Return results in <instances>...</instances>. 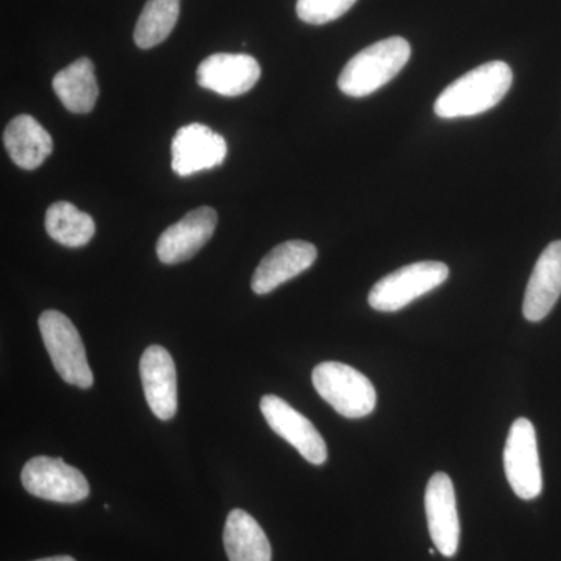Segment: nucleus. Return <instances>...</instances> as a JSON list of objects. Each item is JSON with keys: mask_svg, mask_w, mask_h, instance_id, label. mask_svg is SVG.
Masks as SVG:
<instances>
[{"mask_svg": "<svg viewBox=\"0 0 561 561\" xmlns=\"http://www.w3.org/2000/svg\"><path fill=\"white\" fill-rule=\"evenodd\" d=\"M513 72L504 61H490L449 84L435 102V114L442 119L471 117L485 113L511 91Z\"/></svg>", "mask_w": 561, "mask_h": 561, "instance_id": "f257e3e1", "label": "nucleus"}, {"mask_svg": "<svg viewBox=\"0 0 561 561\" xmlns=\"http://www.w3.org/2000/svg\"><path fill=\"white\" fill-rule=\"evenodd\" d=\"M411 44L401 36L371 44L343 68L339 90L350 98H367L393 80L411 60Z\"/></svg>", "mask_w": 561, "mask_h": 561, "instance_id": "f03ea898", "label": "nucleus"}, {"mask_svg": "<svg viewBox=\"0 0 561 561\" xmlns=\"http://www.w3.org/2000/svg\"><path fill=\"white\" fill-rule=\"evenodd\" d=\"M317 393L345 419H364L376 408L370 379L342 362H321L312 371Z\"/></svg>", "mask_w": 561, "mask_h": 561, "instance_id": "7ed1b4c3", "label": "nucleus"}, {"mask_svg": "<svg viewBox=\"0 0 561 561\" xmlns=\"http://www.w3.org/2000/svg\"><path fill=\"white\" fill-rule=\"evenodd\" d=\"M448 278L449 268L443 262H413L378 280L368 295V305L375 311L398 312L440 287Z\"/></svg>", "mask_w": 561, "mask_h": 561, "instance_id": "20e7f679", "label": "nucleus"}, {"mask_svg": "<svg viewBox=\"0 0 561 561\" xmlns=\"http://www.w3.org/2000/svg\"><path fill=\"white\" fill-rule=\"evenodd\" d=\"M39 331L55 370L62 381L80 389H90L94 375L88 364L87 351L72 321L58 311H46L39 317Z\"/></svg>", "mask_w": 561, "mask_h": 561, "instance_id": "39448f33", "label": "nucleus"}, {"mask_svg": "<svg viewBox=\"0 0 561 561\" xmlns=\"http://www.w3.org/2000/svg\"><path fill=\"white\" fill-rule=\"evenodd\" d=\"M21 481L28 493L44 501L76 504L90 496L83 472L54 457H33L22 468Z\"/></svg>", "mask_w": 561, "mask_h": 561, "instance_id": "423d86ee", "label": "nucleus"}, {"mask_svg": "<svg viewBox=\"0 0 561 561\" xmlns=\"http://www.w3.org/2000/svg\"><path fill=\"white\" fill-rule=\"evenodd\" d=\"M504 470L513 493L524 501L540 496L542 472L537 432L527 419H518L508 431L504 449Z\"/></svg>", "mask_w": 561, "mask_h": 561, "instance_id": "0eeeda50", "label": "nucleus"}, {"mask_svg": "<svg viewBox=\"0 0 561 561\" xmlns=\"http://www.w3.org/2000/svg\"><path fill=\"white\" fill-rule=\"evenodd\" d=\"M261 412L268 426L280 438L290 443L302 459L312 465H323L328 459V446L316 426L275 394H265L261 400Z\"/></svg>", "mask_w": 561, "mask_h": 561, "instance_id": "6e6552de", "label": "nucleus"}, {"mask_svg": "<svg viewBox=\"0 0 561 561\" xmlns=\"http://www.w3.org/2000/svg\"><path fill=\"white\" fill-rule=\"evenodd\" d=\"M427 527L435 548L442 556H456L460 542V519L457 512L456 490L446 472H435L424 493Z\"/></svg>", "mask_w": 561, "mask_h": 561, "instance_id": "1a4fd4ad", "label": "nucleus"}, {"mask_svg": "<svg viewBox=\"0 0 561 561\" xmlns=\"http://www.w3.org/2000/svg\"><path fill=\"white\" fill-rule=\"evenodd\" d=\"M227 140L203 124L181 127L172 140V169L176 175L191 176L224 164Z\"/></svg>", "mask_w": 561, "mask_h": 561, "instance_id": "9d476101", "label": "nucleus"}, {"mask_svg": "<svg viewBox=\"0 0 561 561\" xmlns=\"http://www.w3.org/2000/svg\"><path fill=\"white\" fill-rule=\"evenodd\" d=\"M216 227L217 213L209 206L191 210L162 232L157 243L158 257L168 265L190 261L209 242Z\"/></svg>", "mask_w": 561, "mask_h": 561, "instance_id": "9b49d317", "label": "nucleus"}, {"mask_svg": "<svg viewBox=\"0 0 561 561\" xmlns=\"http://www.w3.org/2000/svg\"><path fill=\"white\" fill-rule=\"evenodd\" d=\"M147 404L154 416L172 420L179 411L175 362L168 350L151 345L144 351L139 364Z\"/></svg>", "mask_w": 561, "mask_h": 561, "instance_id": "f8f14e48", "label": "nucleus"}, {"mask_svg": "<svg viewBox=\"0 0 561 561\" xmlns=\"http://www.w3.org/2000/svg\"><path fill=\"white\" fill-rule=\"evenodd\" d=\"M260 77V62L247 54H214L197 69V83L224 98L245 94Z\"/></svg>", "mask_w": 561, "mask_h": 561, "instance_id": "ddd939ff", "label": "nucleus"}, {"mask_svg": "<svg viewBox=\"0 0 561 561\" xmlns=\"http://www.w3.org/2000/svg\"><path fill=\"white\" fill-rule=\"evenodd\" d=\"M317 249L311 242L287 241L275 247L261 261L251 279L254 294L265 295L278 289L287 280L301 275L317 260Z\"/></svg>", "mask_w": 561, "mask_h": 561, "instance_id": "4468645a", "label": "nucleus"}, {"mask_svg": "<svg viewBox=\"0 0 561 561\" xmlns=\"http://www.w3.org/2000/svg\"><path fill=\"white\" fill-rule=\"evenodd\" d=\"M561 295V241L546 247L535 264L524 295L526 320L541 321L551 313Z\"/></svg>", "mask_w": 561, "mask_h": 561, "instance_id": "2eb2a0df", "label": "nucleus"}, {"mask_svg": "<svg viewBox=\"0 0 561 561\" xmlns=\"http://www.w3.org/2000/svg\"><path fill=\"white\" fill-rule=\"evenodd\" d=\"M11 161L24 171H35L54 150V140L43 125L28 114L14 117L3 133Z\"/></svg>", "mask_w": 561, "mask_h": 561, "instance_id": "dca6fc26", "label": "nucleus"}, {"mask_svg": "<svg viewBox=\"0 0 561 561\" xmlns=\"http://www.w3.org/2000/svg\"><path fill=\"white\" fill-rule=\"evenodd\" d=\"M224 545L230 561H272V546L267 535L256 519L241 508L228 515Z\"/></svg>", "mask_w": 561, "mask_h": 561, "instance_id": "f3484780", "label": "nucleus"}, {"mask_svg": "<svg viewBox=\"0 0 561 561\" xmlns=\"http://www.w3.org/2000/svg\"><path fill=\"white\" fill-rule=\"evenodd\" d=\"M55 94L70 113L87 114L94 110L99 84L90 58H79L54 77Z\"/></svg>", "mask_w": 561, "mask_h": 561, "instance_id": "a211bd4d", "label": "nucleus"}, {"mask_svg": "<svg viewBox=\"0 0 561 561\" xmlns=\"http://www.w3.org/2000/svg\"><path fill=\"white\" fill-rule=\"evenodd\" d=\"M46 231L55 242L80 249L95 234V221L69 202H57L47 209Z\"/></svg>", "mask_w": 561, "mask_h": 561, "instance_id": "6ab92c4d", "label": "nucleus"}, {"mask_svg": "<svg viewBox=\"0 0 561 561\" xmlns=\"http://www.w3.org/2000/svg\"><path fill=\"white\" fill-rule=\"evenodd\" d=\"M181 0H149L135 27L139 49H151L171 36L180 18Z\"/></svg>", "mask_w": 561, "mask_h": 561, "instance_id": "aec40b11", "label": "nucleus"}, {"mask_svg": "<svg viewBox=\"0 0 561 561\" xmlns=\"http://www.w3.org/2000/svg\"><path fill=\"white\" fill-rule=\"evenodd\" d=\"M357 0H298L297 14L306 24L323 25L342 18Z\"/></svg>", "mask_w": 561, "mask_h": 561, "instance_id": "412c9836", "label": "nucleus"}, {"mask_svg": "<svg viewBox=\"0 0 561 561\" xmlns=\"http://www.w3.org/2000/svg\"><path fill=\"white\" fill-rule=\"evenodd\" d=\"M35 561H77L76 559H72V557L69 556H57V557H49V559H41Z\"/></svg>", "mask_w": 561, "mask_h": 561, "instance_id": "4be33fe9", "label": "nucleus"}]
</instances>
